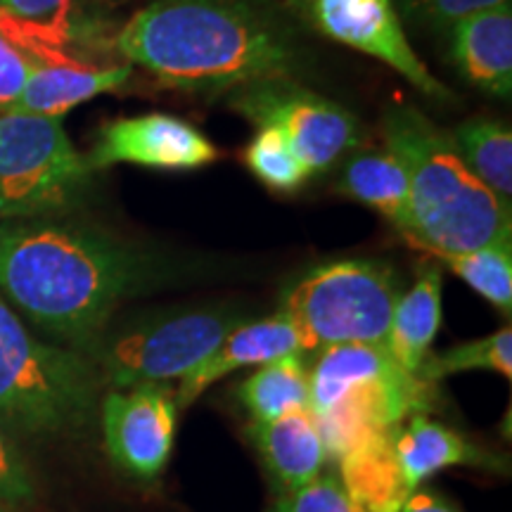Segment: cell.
<instances>
[{"label": "cell", "instance_id": "277c9868", "mask_svg": "<svg viewBox=\"0 0 512 512\" xmlns=\"http://www.w3.org/2000/svg\"><path fill=\"white\" fill-rule=\"evenodd\" d=\"M100 370L81 351L41 342L0 297V427L12 439L86 430L100 406Z\"/></svg>", "mask_w": 512, "mask_h": 512}, {"label": "cell", "instance_id": "8992f818", "mask_svg": "<svg viewBox=\"0 0 512 512\" xmlns=\"http://www.w3.org/2000/svg\"><path fill=\"white\" fill-rule=\"evenodd\" d=\"M401 280L380 259H339L311 268L283 292L280 311L297 328L304 354L339 344L387 347Z\"/></svg>", "mask_w": 512, "mask_h": 512}, {"label": "cell", "instance_id": "7402d4cb", "mask_svg": "<svg viewBox=\"0 0 512 512\" xmlns=\"http://www.w3.org/2000/svg\"><path fill=\"white\" fill-rule=\"evenodd\" d=\"M238 399L252 422H268L294 408H309V370L304 354H290L259 366L240 384Z\"/></svg>", "mask_w": 512, "mask_h": 512}, {"label": "cell", "instance_id": "ba28073f", "mask_svg": "<svg viewBox=\"0 0 512 512\" xmlns=\"http://www.w3.org/2000/svg\"><path fill=\"white\" fill-rule=\"evenodd\" d=\"M242 313L235 306L178 309L145 316L114 335H102L88 358L98 366L102 387L183 380L223 342Z\"/></svg>", "mask_w": 512, "mask_h": 512}, {"label": "cell", "instance_id": "52a82bcc", "mask_svg": "<svg viewBox=\"0 0 512 512\" xmlns=\"http://www.w3.org/2000/svg\"><path fill=\"white\" fill-rule=\"evenodd\" d=\"M91 178L62 119L0 114V221L62 216L86 197Z\"/></svg>", "mask_w": 512, "mask_h": 512}, {"label": "cell", "instance_id": "603a6c76", "mask_svg": "<svg viewBox=\"0 0 512 512\" xmlns=\"http://www.w3.org/2000/svg\"><path fill=\"white\" fill-rule=\"evenodd\" d=\"M467 370H494L503 377H512V328L503 325L482 339L458 344V347L427 356L415 377L434 384L446 377L467 373Z\"/></svg>", "mask_w": 512, "mask_h": 512}, {"label": "cell", "instance_id": "cb8c5ba5", "mask_svg": "<svg viewBox=\"0 0 512 512\" xmlns=\"http://www.w3.org/2000/svg\"><path fill=\"white\" fill-rule=\"evenodd\" d=\"M501 313L512 309V240H498L465 254L439 259Z\"/></svg>", "mask_w": 512, "mask_h": 512}, {"label": "cell", "instance_id": "e0dca14e", "mask_svg": "<svg viewBox=\"0 0 512 512\" xmlns=\"http://www.w3.org/2000/svg\"><path fill=\"white\" fill-rule=\"evenodd\" d=\"M247 432L283 491L299 489L323 472L328 451L309 408H294L268 422H252Z\"/></svg>", "mask_w": 512, "mask_h": 512}, {"label": "cell", "instance_id": "d6986e66", "mask_svg": "<svg viewBox=\"0 0 512 512\" xmlns=\"http://www.w3.org/2000/svg\"><path fill=\"white\" fill-rule=\"evenodd\" d=\"M337 190L351 200L382 214L403 238L411 235V200L408 174L401 159L389 147L356 150L347 157L339 174Z\"/></svg>", "mask_w": 512, "mask_h": 512}, {"label": "cell", "instance_id": "4fadbf2b", "mask_svg": "<svg viewBox=\"0 0 512 512\" xmlns=\"http://www.w3.org/2000/svg\"><path fill=\"white\" fill-rule=\"evenodd\" d=\"M290 354H304L302 342H299L297 328L283 311H275L273 316L242 320L233 330L223 337L204 361L185 375L181 387L176 392V406L188 408L200 396L207 392L211 384L223 377L235 373L240 368L266 366V363Z\"/></svg>", "mask_w": 512, "mask_h": 512}, {"label": "cell", "instance_id": "44dd1931", "mask_svg": "<svg viewBox=\"0 0 512 512\" xmlns=\"http://www.w3.org/2000/svg\"><path fill=\"white\" fill-rule=\"evenodd\" d=\"M451 143L467 169L503 202L512 204V131L489 117H472L453 128Z\"/></svg>", "mask_w": 512, "mask_h": 512}, {"label": "cell", "instance_id": "8fae6325", "mask_svg": "<svg viewBox=\"0 0 512 512\" xmlns=\"http://www.w3.org/2000/svg\"><path fill=\"white\" fill-rule=\"evenodd\" d=\"M105 446L112 463L140 482H152L169 463L176 434V392L169 384L107 389L100 396Z\"/></svg>", "mask_w": 512, "mask_h": 512}, {"label": "cell", "instance_id": "2e32d148", "mask_svg": "<svg viewBox=\"0 0 512 512\" xmlns=\"http://www.w3.org/2000/svg\"><path fill=\"white\" fill-rule=\"evenodd\" d=\"M133 64L38 62L31 69L22 98L12 112L62 119L81 102L117 91L131 79Z\"/></svg>", "mask_w": 512, "mask_h": 512}, {"label": "cell", "instance_id": "484cf974", "mask_svg": "<svg viewBox=\"0 0 512 512\" xmlns=\"http://www.w3.org/2000/svg\"><path fill=\"white\" fill-rule=\"evenodd\" d=\"M119 0H0V12L31 24L98 22Z\"/></svg>", "mask_w": 512, "mask_h": 512}, {"label": "cell", "instance_id": "4316f807", "mask_svg": "<svg viewBox=\"0 0 512 512\" xmlns=\"http://www.w3.org/2000/svg\"><path fill=\"white\" fill-rule=\"evenodd\" d=\"M273 512H368L344 489L342 479L325 475L299 489L283 491Z\"/></svg>", "mask_w": 512, "mask_h": 512}, {"label": "cell", "instance_id": "9c48e42d", "mask_svg": "<svg viewBox=\"0 0 512 512\" xmlns=\"http://www.w3.org/2000/svg\"><path fill=\"white\" fill-rule=\"evenodd\" d=\"M230 107L254 126L275 128L302 159L309 178L325 174L366 140L349 110L285 76L235 88Z\"/></svg>", "mask_w": 512, "mask_h": 512}, {"label": "cell", "instance_id": "f546056e", "mask_svg": "<svg viewBox=\"0 0 512 512\" xmlns=\"http://www.w3.org/2000/svg\"><path fill=\"white\" fill-rule=\"evenodd\" d=\"M31 69H34V62L29 60V55L0 29V114L15 110Z\"/></svg>", "mask_w": 512, "mask_h": 512}, {"label": "cell", "instance_id": "7a4b0ae2", "mask_svg": "<svg viewBox=\"0 0 512 512\" xmlns=\"http://www.w3.org/2000/svg\"><path fill=\"white\" fill-rule=\"evenodd\" d=\"M306 34L283 0H150L112 43L166 88L230 93L302 74L311 62Z\"/></svg>", "mask_w": 512, "mask_h": 512}, {"label": "cell", "instance_id": "5bb4252c", "mask_svg": "<svg viewBox=\"0 0 512 512\" xmlns=\"http://www.w3.org/2000/svg\"><path fill=\"white\" fill-rule=\"evenodd\" d=\"M456 72L491 98L512 93V5L475 12L444 29Z\"/></svg>", "mask_w": 512, "mask_h": 512}, {"label": "cell", "instance_id": "f1b7e54d", "mask_svg": "<svg viewBox=\"0 0 512 512\" xmlns=\"http://www.w3.org/2000/svg\"><path fill=\"white\" fill-rule=\"evenodd\" d=\"M36 498L31 470L15 439L0 427V503L27 505Z\"/></svg>", "mask_w": 512, "mask_h": 512}, {"label": "cell", "instance_id": "6da1fadb", "mask_svg": "<svg viewBox=\"0 0 512 512\" xmlns=\"http://www.w3.org/2000/svg\"><path fill=\"white\" fill-rule=\"evenodd\" d=\"M178 275L140 242L62 216L0 221V297L57 344L91 354L128 299Z\"/></svg>", "mask_w": 512, "mask_h": 512}, {"label": "cell", "instance_id": "7c38bea8", "mask_svg": "<svg viewBox=\"0 0 512 512\" xmlns=\"http://www.w3.org/2000/svg\"><path fill=\"white\" fill-rule=\"evenodd\" d=\"M219 150L197 126L171 114L152 112L143 117L114 119L98 131L91 155V171L114 164H136L157 171H195L216 162Z\"/></svg>", "mask_w": 512, "mask_h": 512}, {"label": "cell", "instance_id": "83f0119b", "mask_svg": "<svg viewBox=\"0 0 512 512\" xmlns=\"http://www.w3.org/2000/svg\"><path fill=\"white\" fill-rule=\"evenodd\" d=\"M505 3H510V0H394L401 17L437 31H444L458 19Z\"/></svg>", "mask_w": 512, "mask_h": 512}, {"label": "cell", "instance_id": "ffe728a7", "mask_svg": "<svg viewBox=\"0 0 512 512\" xmlns=\"http://www.w3.org/2000/svg\"><path fill=\"white\" fill-rule=\"evenodd\" d=\"M396 432L399 427L370 434L337 460L344 489L368 512H399L403 501L411 496L396 463Z\"/></svg>", "mask_w": 512, "mask_h": 512}, {"label": "cell", "instance_id": "3957f363", "mask_svg": "<svg viewBox=\"0 0 512 512\" xmlns=\"http://www.w3.org/2000/svg\"><path fill=\"white\" fill-rule=\"evenodd\" d=\"M384 147L406 166L413 245L437 259L512 240V204L467 169L451 136L413 105L389 107Z\"/></svg>", "mask_w": 512, "mask_h": 512}, {"label": "cell", "instance_id": "30bf717a", "mask_svg": "<svg viewBox=\"0 0 512 512\" xmlns=\"http://www.w3.org/2000/svg\"><path fill=\"white\" fill-rule=\"evenodd\" d=\"M283 5L306 31L380 60L427 98H448V88L408 41L394 0H283Z\"/></svg>", "mask_w": 512, "mask_h": 512}, {"label": "cell", "instance_id": "d4e9b609", "mask_svg": "<svg viewBox=\"0 0 512 512\" xmlns=\"http://www.w3.org/2000/svg\"><path fill=\"white\" fill-rule=\"evenodd\" d=\"M245 164L254 178L278 192L299 190L309 178L290 143L268 126H256L254 138L245 147Z\"/></svg>", "mask_w": 512, "mask_h": 512}, {"label": "cell", "instance_id": "5b68a950", "mask_svg": "<svg viewBox=\"0 0 512 512\" xmlns=\"http://www.w3.org/2000/svg\"><path fill=\"white\" fill-rule=\"evenodd\" d=\"M430 403L432 384L406 373L380 344L328 347L309 370V411L335 460L370 434L425 413Z\"/></svg>", "mask_w": 512, "mask_h": 512}, {"label": "cell", "instance_id": "4dcf8cb0", "mask_svg": "<svg viewBox=\"0 0 512 512\" xmlns=\"http://www.w3.org/2000/svg\"><path fill=\"white\" fill-rule=\"evenodd\" d=\"M399 512H458L451 503L434 494V491L415 489L411 496L403 501Z\"/></svg>", "mask_w": 512, "mask_h": 512}, {"label": "cell", "instance_id": "9a60e30c", "mask_svg": "<svg viewBox=\"0 0 512 512\" xmlns=\"http://www.w3.org/2000/svg\"><path fill=\"white\" fill-rule=\"evenodd\" d=\"M396 463H399L406 489H418L422 482L446 470V467H489L503 470L501 458L465 439L451 427L432 420L427 413H415L408 425H401L394 439Z\"/></svg>", "mask_w": 512, "mask_h": 512}, {"label": "cell", "instance_id": "ac0fdd59", "mask_svg": "<svg viewBox=\"0 0 512 512\" xmlns=\"http://www.w3.org/2000/svg\"><path fill=\"white\" fill-rule=\"evenodd\" d=\"M441 285L444 275L437 261H422L413 285L399 294L389 325L387 351L406 373L415 375L441 328Z\"/></svg>", "mask_w": 512, "mask_h": 512}]
</instances>
